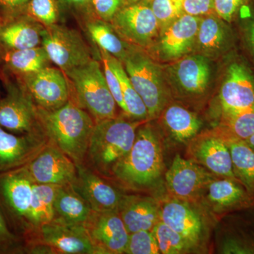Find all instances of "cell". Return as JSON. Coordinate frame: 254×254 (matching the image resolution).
<instances>
[{"label":"cell","instance_id":"obj_21","mask_svg":"<svg viewBox=\"0 0 254 254\" xmlns=\"http://www.w3.org/2000/svg\"><path fill=\"white\" fill-rule=\"evenodd\" d=\"M48 143L44 133L16 134L0 126V174L26 166Z\"/></svg>","mask_w":254,"mask_h":254},{"label":"cell","instance_id":"obj_16","mask_svg":"<svg viewBox=\"0 0 254 254\" xmlns=\"http://www.w3.org/2000/svg\"><path fill=\"white\" fill-rule=\"evenodd\" d=\"M83 226L98 254H125L129 233L117 210H93Z\"/></svg>","mask_w":254,"mask_h":254},{"label":"cell","instance_id":"obj_20","mask_svg":"<svg viewBox=\"0 0 254 254\" xmlns=\"http://www.w3.org/2000/svg\"><path fill=\"white\" fill-rule=\"evenodd\" d=\"M169 74L180 95L189 98L203 96L208 90L211 67L206 57L187 55L169 66Z\"/></svg>","mask_w":254,"mask_h":254},{"label":"cell","instance_id":"obj_38","mask_svg":"<svg viewBox=\"0 0 254 254\" xmlns=\"http://www.w3.org/2000/svg\"><path fill=\"white\" fill-rule=\"evenodd\" d=\"M126 254H160L157 241L150 230L129 234Z\"/></svg>","mask_w":254,"mask_h":254},{"label":"cell","instance_id":"obj_36","mask_svg":"<svg viewBox=\"0 0 254 254\" xmlns=\"http://www.w3.org/2000/svg\"><path fill=\"white\" fill-rule=\"evenodd\" d=\"M160 25V31L184 14L180 0H144Z\"/></svg>","mask_w":254,"mask_h":254},{"label":"cell","instance_id":"obj_31","mask_svg":"<svg viewBox=\"0 0 254 254\" xmlns=\"http://www.w3.org/2000/svg\"><path fill=\"white\" fill-rule=\"evenodd\" d=\"M106 53L110 64L120 81L124 103L126 107L125 115L136 121L149 122L146 107L132 85L123 63L107 52Z\"/></svg>","mask_w":254,"mask_h":254},{"label":"cell","instance_id":"obj_22","mask_svg":"<svg viewBox=\"0 0 254 254\" xmlns=\"http://www.w3.org/2000/svg\"><path fill=\"white\" fill-rule=\"evenodd\" d=\"M77 175L71 185L95 211L117 210L125 193L85 164L76 165Z\"/></svg>","mask_w":254,"mask_h":254},{"label":"cell","instance_id":"obj_7","mask_svg":"<svg viewBox=\"0 0 254 254\" xmlns=\"http://www.w3.org/2000/svg\"><path fill=\"white\" fill-rule=\"evenodd\" d=\"M33 185L25 166L0 174V208L11 230L23 242L28 235Z\"/></svg>","mask_w":254,"mask_h":254},{"label":"cell","instance_id":"obj_19","mask_svg":"<svg viewBox=\"0 0 254 254\" xmlns=\"http://www.w3.org/2000/svg\"><path fill=\"white\" fill-rule=\"evenodd\" d=\"M200 18L184 13L160 31L158 42L155 45L160 59L176 61L193 51Z\"/></svg>","mask_w":254,"mask_h":254},{"label":"cell","instance_id":"obj_1","mask_svg":"<svg viewBox=\"0 0 254 254\" xmlns=\"http://www.w3.org/2000/svg\"><path fill=\"white\" fill-rule=\"evenodd\" d=\"M163 145L161 137L151 124L138 127L131 150L115 167L111 178L133 190H153L164 173Z\"/></svg>","mask_w":254,"mask_h":254},{"label":"cell","instance_id":"obj_32","mask_svg":"<svg viewBox=\"0 0 254 254\" xmlns=\"http://www.w3.org/2000/svg\"><path fill=\"white\" fill-rule=\"evenodd\" d=\"M87 30L93 41L99 47L123 62L126 58L132 45L119 36L113 26L100 19L92 20L86 24Z\"/></svg>","mask_w":254,"mask_h":254},{"label":"cell","instance_id":"obj_30","mask_svg":"<svg viewBox=\"0 0 254 254\" xmlns=\"http://www.w3.org/2000/svg\"><path fill=\"white\" fill-rule=\"evenodd\" d=\"M0 57L6 67L20 76L49 66L50 60L43 46L3 52Z\"/></svg>","mask_w":254,"mask_h":254},{"label":"cell","instance_id":"obj_41","mask_svg":"<svg viewBox=\"0 0 254 254\" xmlns=\"http://www.w3.org/2000/svg\"><path fill=\"white\" fill-rule=\"evenodd\" d=\"M91 9L99 19L110 22L123 6V0H91Z\"/></svg>","mask_w":254,"mask_h":254},{"label":"cell","instance_id":"obj_8","mask_svg":"<svg viewBox=\"0 0 254 254\" xmlns=\"http://www.w3.org/2000/svg\"><path fill=\"white\" fill-rule=\"evenodd\" d=\"M42 46L50 62L64 72L83 66L93 59L91 50L81 34L66 26H45Z\"/></svg>","mask_w":254,"mask_h":254},{"label":"cell","instance_id":"obj_17","mask_svg":"<svg viewBox=\"0 0 254 254\" xmlns=\"http://www.w3.org/2000/svg\"><path fill=\"white\" fill-rule=\"evenodd\" d=\"M25 167L34 183L43 185H72L77 175L76 163L49 142Z\"/></svg>","mask_w":254,"mask_h":254},{"label":"cell","instance_id":"obj_11","mask_svg":"<svg viewBox=\"0 0 254 254\" xmlns=\"http://www.w3.org/2000/svg\"><path fill=\"white\" fill-rule=\"evenodd\" d=\"M0 126L16 134L43 133L37 106L21 83H9L0 99Z\"/></svg>","mask_w":254,"mask_h":254},{"label":"cell","instance_id":"obj_3","mask_svg":"<svg viewBox=\"0 0 254 254\" xmlns=\"http://www.w3.org/2000/svg\"><path fill=\"white\" fill-rule=\"evenodd\" d=\"M143 123L125 115L95 123L85 165L101 176L111 178L113 169L131 150L137 129Z\"/></svg>","mask_w":254,"mask_h":254},{"label":"cell","instance_id":"obj_43","mask_svg":"<svg viewBox=\"0 0 254 254\" xmlns=\"http://www.w3.org/2000/svg\"><path fill=\"white\" fill-rule=\"evenodd\" d=\"M185 14L200 16L211 14L214 11V0H180Z\"/></svg>","mask_w":254,"mask_h":254},{"label":"cell","instance_id":"obj_9","mask_svg":"<svg viewBox=\"0 0 254 254\" xmlns=\"http://www.w3.org/2000/svg\"><path fill=\"white\" fill-rule=\"evenodd\" d=\"M110 23L119 36L139 48L153 46L160 33L158 20L145 1L123 5Z\"/></svg>","mask_w":254,"mask_h":254},{"label":"cell","instance_id":"obj_4","mask_svg":"<svg viewBox=\"0 0 254 254\" xmlns=\"http://www.w3.org/2000/svg\"><path fill=\"white\" fill-rule=\"evenodd\" d=\"M64 73L74 91V98L70 100L86 110L95 123L118 116V105L108 88L103 65L98 60L93 59Z\"/></svg>","mask_w":254,"mask_h":254},{"label":"cell","instance_id":"obj_49","mask_svg":"<svg viewBox=\"0 0 254 254\" xmlns=\"http://www.w3.org/2000/svg\"><path fill=\"white\" fill-rule=\"evenodd\" d=\"M3 18L1 17V14H0V23H1V21H2Z\"/></svg>","mask_w":254,"mask_h":254},{"label":"cell","instance_id":"obj_28","mask_svg":"<svg viewBox=\"0 0 254 254\" xmlns=\"http://www.w3.org/2000/svg\"><path fill=\"white\" fill-rule=\"evenodd\" d=\"M92 211L89 204L73 190L71 185L58 187L53 221L67 225H83Z\"/></svg>","mask_w":254,"mask_h":254},{"label":"cell","instance_id":"obj_34","mask_svg":"<svg viewBox=\"0 0 254 254\" xmlns=\"http://www.w3.org/2000/svg\"><path fill=\"white\" fill-rule=\"evenodd\" d=\"M224 136L245 141L254 134V106L248 109L221 113L216 127Z\"/></svg>","mask_w":254,"mask_h":254},{"label":"cell","instance_id":"obj_27","mask_svg":"<svg viewBox=\"0 0 254 254\" xmlns=\"http://www.w3.org/2000/svg\"><path fill=\"white\" fill-rule=\"evenodd\" d=\"M160 117L172 139L179 143L187 145L201 128L202 123L197 115L176 103L167 105Z\"/></svg>","mask_w":254,"mask_h":254},{"label":"cell","instance_id":"obj_2","mask_svg":"<svg viewBox=\"0 0 254 254\" xmlns=\"http://www.w3.org/2000/svg\"><path fill=\"white\" fill-rule=\"evenodd\" d=\"M38 122L49 143L76 163L84 164L95 122L86 110L70 100L58 109L37 108Z\"/></svg>","mask_w":254,"mask_h":254},{"label":"cell","instance_id":"obj_24","mask_svg":"<svg viewBox=\"0 0 254 254\" xmlns=\"http://www.w3.org/2000/svg\"><path fill=\"white\" fill-rule=\"evenodd\" d=\"M45 26L26 13L8 16L0 23V46L3 51L42 46Z\"/></svg>","mask_w":254,"mask_h":254},{"label":"cell","instance_id":"obj_18","mask_svg":"<svg viewBox=\"0 0 254 254\" xmlns=\"http://www.w3.org/2000/svg\"><path fill=\"white\" fill-rule=\"evenodd\" d=\"M221 113H233L254 106V75L242 61H234L227 66L220 87Z\"/></svg>","mask_w":254,"mask_h":254},{"label":"cell","instance_id":"obj_45","mask_svg":"<svg viewBox=\"0 0 254 254\" xmlns=\"http://www.w3.org/2000/svg\"><path fill=\"white\" fill-rule=\"evenodd\" d=\"M244 41L254 62V19L250 20L243 28Z\"/></svg>","mask_w":254,"mask_h":254},{"label":"cell","instance_id":"obj_39","mask_svg":"<svg viewBox=\"0 0 254 254\" xmlns=\"http://www.w3.org/2000/svg\"><path fill=\"white\" fill-rule=\"evenodd\" d=\"M25 243L9 226L0 208V254H23Z\"/></svg>","mask_w":254,"mask_h":254},{"label":"cell","instance_id":"obj_14","mask_svg":"<svg viewBox=\"0 0 254 254\" xmlns=\"http://www.w3.org/2000/svg\"><path fill=\"white\" fill-rule=\"evenodd\" d=\"M21 84L37 108L58 109L71 99V90L63 70L47 66L21 76Z\"/></svg>","mask_w":254,"mask_h":254},{"label":"cell","instance_id":"obj_25","mask_svg":"<svg viewBox=\"0 0 254 254\" xmlns=\"http://www.w3.org/2000/svg\"><path fill=\"white\" fill-rule=\"evenodd\" d=\"M117 211L128 233L151 231L160 220V200L148 195L125 193Z\"/></svg>","mask_w":254,"mask_h":254},{"label":"cell","instance_id":"obj_5","mask_svg":"<svg viewBox=\"0 0 254 254\" xmlns=\"http://www.w3.org/2000/svg\"><path fill=\"white\" fill-rule=\"evenodd\" d=\"M122 63L132 85L146 107L149 121L158 118L170 104L171 98L161 68L134 46Z\"/></svg>","mask_w":254,"mask_h":254},{"label":"cell","instance_id":"obj_37","mask_svg":"<svg viewBox=\"0 0 254 254\" xmlns=\"http://www.w3.org/2000/svg\"><path fill=\"white\" fill-rule=\"evenodd\" d=\"M23 12L45 26L55 24L59 14L56 0H30Z\"/></svg>","mask_w":254,"mask_h":254},{"label":"cell","instance_id":"obj_13","mask_svg":"<svg viewBox=\"0 0 254 254\" xmlns=\"http://www.w3.org/2000/svg\"><path fill=\"white\" fill-rule=\"evenodd\" d=\"M199 203L218 221L228 214L254 208V194L237 179L216 177L207 187Z\"/></svg>","mask_w":254,"mask_h":254},{"label":"cell","instance_id":"obj_23","mask_svg":"<svg viewBox=\"0 0 254 254\" xmlns=\"http://www.w3.org/2000/svg\"><path fill=\"white\" fill-rule=\"evenodd\" d=\"M219 232L218 252L226 254H254V208L225 215Z\"/></svg>","mask_w":254,"mask_h":254},{"label":"cell","instance_id":"obj_26","mask_svg":"<svg viewBox=\"0 0 254 254\" xmlns=\"http://www.w3.org/2000/svg\"><path fill=\"white\" fill-rule=\"evenodd\" d=\"M232 36L226 21L218 16L206 15L200 18L194 50L208 59L218 58L231 47Z\"/></svg>","mask_w":254,"mask_h":254},{"label":"cell","instance_id":"obj_46","mask_svg":"<svg viewBox=\"0 0 254 254\" xmlns=\"http://www.w3.org/2000/svg\"><path fill=\"white\" fill-rule=\"evenodd\" d=\"M64 2L77 9L88 10L91 9V0H63Z\"/></svg>","mask_w":254,"mask_h":254},{"label":"cell","instance_id":"obj_15","mask_svg":"<svg viewBox=\"0 0 254 254\" xmlns=\"http://www.w3.org/2000/svg\"><path fill=\"white\" fill-rule=\"evenodd\" d=\"M33 242L50 246L55 254H99L83 225L51 221L40 227L25 245Z\"/></svg>","mask_w":254,"mask_h":254},{"label":"cell","instance_id":"obj_42","mask_svg":"<svg viewBox=\"0 0 254 254\" xmlns=\"http://www.w3.org/2000/svg\"><path fill=\"white\" fill-rule=\"evenodd\" d=\"M248 0H214V11L226 22H231Z\"/></svg>","mask_w":254,"mask_h":254},{"label":"cell","instance_id":"obj_44","mask_svg":"<svg viewBox=\"0 0 254 254\" xmlns=\"http://www.w3.org/2000/svg\"><path fill=\"white\" fill-rule=\"evenodd\" d=\"M30 0H0V7L6 14V17L14 16L24 11Z\"/></svg>","mask_w":254,"mask_h":254},{"label":"cell","instance_id":"obj_40","mask_svg":"<svg viewBox=\"0 0 254 254\" xmlns=\"http://www.w3.org/2000/svg\"><path fill=\"white\" fill-rule=\"evenodd\" d=\"M100 59H101L102 65H103V72H104L105 80L108 83L114 99L116 101L117 105L119 108L123 110L124 114H126V107L124 103L123 93H122L121 88H120V81L118 76L114 71L109 60L107 56L106 52L100 49Z\"/></svg>","mask_w":254,"mask_h":254},{"label":"cell","instance_id":"obj_48","mask_svg":"<svg viewBox=\"0 0 254 254\" xmlns=\"http://www.w3.org/2000/svg\"><path fill=\"white\" fill-rule=\"evenodd\" d=\"M142 1H144V0H123V5L134 4V3L140 2Z\"/></svg>","mask_w":254,"mask_h":254},{"label":"cell","instance_id":"obj_47","mask_svg":"<svg viewBox=\"0 0 254 254\" xmlns=\"http://www.w3.org/2000/svg\"><path fill=\"white\" fill-rule=\"evenodd\" d=\"M245 141L249 146L251 147L252 149L254 150V134L252 135V136H250V138H247V139L245 140Z\"/></svg>","mask_w":254,"mask_h":254},{"label":"cell","instance_id":"obj_12","mask_svg":"<svg viewBox=\"0 0 254 254\" xmlns=\"http://www.w3.org/2000/svg\"><path fill=\"white\" fill-rule=\"evenodd\" d=\"M185 155L215 176L237 179L225 137L215 128L198 133L192 138L187 144Z\"/></svg>","mask_w":254,"mask_h":254},{"label":"cell","instance_id":"obj_10","mask_svg":"<svg viewBox=\"0 0 254 254\" xmlns=\"http://www.w3.org/2000/svg\"><path fill=\"white\" fill-rule=\"evenodd\" d=\"M164 177L169 196L199 202L209 184L218 177L198 164L177 154Z\"/></svg>","mask_w":254,"mask_h":254},{"label":"cell","instance_id":"obj_35","mask_svg":"<svg viewBox=\"0 0 254 254\" xmlns=\"http://www.w3.org/2000/svg\"><path fill=\"white\" fill-rule=\"evenodd\" d=\"M161 254L198 253L185 237L160 220L151 230Z\"/></svg>","mask_w":254,"mask_h":254},{"label":"cell","instance_id":"obj_33","mask_svg":"<svg viewBox=\"0 0 254 254\" xmlns=\"http://www.w3.org/2000/svg\"><path fill=\"white\" fill-rule=\"evenodd\" d=\"M224 137L231 154L235 177L254 194V150L245 141Z\"/></svg>","mask_w":254,"mask_h":254},{"label":"cell","instance_id":"obj_6","mask_svg":"<svg viewBox=\"0 0 254 254\" xmlns=\"http://www.w3.org/2000/svg\"><path fill=\"white\" fill-rule=\"evenodd\" d=\"M160 200V220L203 252L215 219L199 202L187 201L166 196Z\"/></svg>","mask_w":254,"mask_h":254},{"label":"cell","instance_id":"obj_29","mask_svg":"<svg viewBox=\"0 0 254 254\" xmlns=\"http://www.w3.org/2000/svg\"><path fill=\"white\" fill-rule=\"evenodd\" d=\"M58 185L34 183L28 215V232L24 242L45 224L53 221Z\"/></svg>","mask_w":254,"mask_h":254}]
</instances>
